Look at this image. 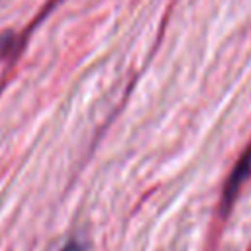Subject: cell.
<instances>
[{"mask_svg": "<svg viewBox=\"0 0 251 251\" xmlns=\"http://www.w3.org/2000/svg\"><path fill=\"white\" fill-rule=\"evenodd\" d=\"M61 251H86V245H84L82 241H78V239H69V241L61 247Z\"/></svg>", "mask_w": 251, "mask_h": 251, "instance_id": "2", "label": "cell"}, {"mask_svg": "<svg viewBox=\"0 0 251 251\" xmlns=\"http://www.w3.org/2000/svg\"><path fill=\"white\" fill-rule=\"evenodd\" d=\"M251 173V145L247 147V151L241 155V159L237 161V165L233 167V173L229 175L227 182H226V190H224V208H227L231 204V200L235 198L239 186L243 184V180L247 178V175Z\"/></svg>", "mask_w": 251, "mask_h": 251, "instance_id": "1", "label": "cell"}]
</instances>
